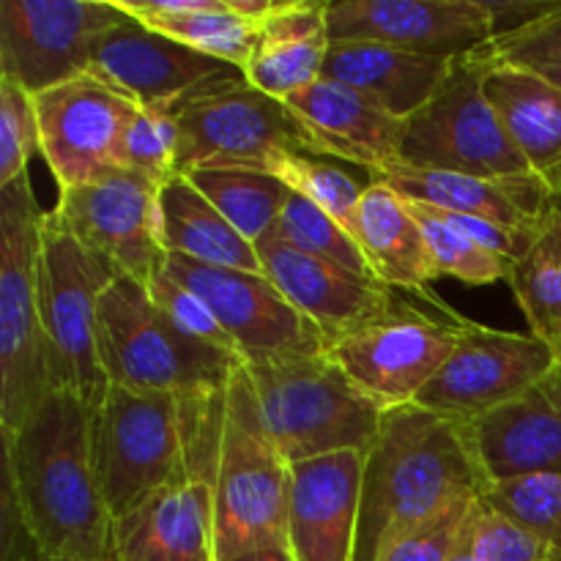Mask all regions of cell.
I'll use <instances>...</instances> for the list:
<instances>
[{
  "label": "cell",
  "instance_id": "1",
  "mask_svg": "<svg viewBox=\"0 0 561 561\" xmlns=\"http://www.w3.org/2000/svg\"><path fill=\"white\" fill-rule=\"evenodd\" d=\"M93 409L58 389L16 431H0L3 458L42 553L115 561L113 515L91 447Z\"/></svg>",
  "mask_w": 561,
  "mask_h": 561
},
{
  "label": "cell",
  "instance_id": "2",
  "mask_svg": "<svg viewBox=\"0 0 561 561\" xmlns=\"http://www.w3.org/2000/svg\"><path fill=\"white\" fill-rule=\"evenodd\" d=\"M488 485L469 422L416 403L387 411L365 453L354 561H378L405 531Z\"/></svg>",
  "mask_w": 561,
  "mask_h": 561
},
{
  "label": "cell",
  "instance_id": "3",
  "mask_svg": "<svg viewBox=\"0 0 561 561\" xmlns=\"http://www.w3.org/2000/svg\"><path fill=\"white\" fill-rule=\"evenodd\" d=\"M228 392V389H225ZM225 392L181 398L131 392L110 383L91 416V447L99 488L113 520L192 474L214 480L222 436Z\"/></svg>",
  "mask_w": 561,
  "mask_h": 561
},
{
  "label": "cell",
  "instance_id": "4",
  "mask_svg": "<svg viewBox=\"0 0 561 561\" xmlns=\"http://www.w3.org/2000/svg\"><path fill=\"white\" fill-rule=\"evenodd\" d=\"M99 359L113 387L214 398L228 389L244 359L186 337L148 288L115 274L99 299Z\"/></svg>",
  "mask_w": 561,
  "mask_h": 561
},
{
  "label": "cell",
  "instance_id": "5",
  "mask_svg": "<svg viewBox=\"0 0 561 561\" xmlns=\"http://www.w3.org/2000/svg\"><path fill=\"white\" fill-rule=\"evenodd\" d=\"M263 425L288 463L367 453L387 411L367 398L329 354L247 359Z\"/></svg>",
  "mask_w": 561,
  "mask_h": 561
},
{
  "label": "cell",
  "instance_id": "6",
  "mask_svg": "<svg viewBox=\"0 0 561 561\" xmlns=\"http://www.w3.org/2000/svg\"><path fill=\"white\" fill-rule=\"evenodd\" d=\"M288 480L290 463L274 447L250 373L241 367L225 392L214 471L217 561L288 548Z\"/></svg>",
  "mask_w": 561,
  "mask_h": 561
},
{
  "label": "cell",
  "instance_id": "7",
  "mask_svg": "<svg viewBox=\"0 0 561 561\" xmlns=\"http://www.w3.org/2000/svg\"><path fill=\"white\" fill-rule=\"evenodd\" d=\"M42 222L27 173L0 186V431L5 433L55 392L38 307Z\"/></svg>",
  "mask_w": 561,
  "mask_h": 561
},
{
  "label": "cell",
  "instance_id": "8",
  "mask_svg": "<svg viewBox=\"0 0 561 561\" xmlns=\"http://www.w3.org/2000/svg\"><path fill=\"white\" fill-rule=\"evenodd\" d=\"M115 268L88 250L55 208L44 211L38 252V307L55 392L77 394L96 409L110 381L99 359V299Z\"/></svg>",
  "mask_w": 561,
  "mask_h": 561
},
{
  "label": "cell",
  "instance_id": "9",
  "mask_svg": "<svg viewBox=\"0 0 561 561\" xmlns=\"http://www.w3.org/2000/svg\"><path fill=\"white\" fill-rule=\"evenodd\" d=\"M482 71L480 53L455 58L444 85L405 121L400 162L480 179L535 175L488 102Z\"/></svg>",
  "mask_w": 561,
  "mask_h": 561
},
{
  "label": "cell",
  "instance_id": "10",
  "mask_svg": "<svg viewBox=\"0 0 561 561\" xmlns=\"http://www.w3.org/2000/svg\"><path fill=\"white\" fill-rule=\"evenodd\" d=\"M170 115L179 124L181 175L195 168H241L277 151L321 157L299 115L247 80L197 93Z\"/></svg>",
  "mask_w": 561,
  "mask_h": 561
},
{
  "label": "cell",
  "instance_id": "11",
  "mask_svg": "<svg viewBox=\"0 0 561 561\" xmlns=\"http://www.w3.org/2000/svg\"><path fill=\"white\" fill-rule=\"evenodd\" d=\"M124 20L113 0H0V77L36 96L88 75Z\"/></svg>",
  "mask_w": 561,
  "mask_h": 561
},
{
  "label": "cell",
  "instance_id": "12",
  "mask_svg": "<svg viewBox=\"0 0 561 561\" xmlns=\"http://www.w3.org/2000/svg\"><path fill=\"white\" fill-rule=\"evenodd\" d=\"M460 321H436L398 301L389 312L329 343L334 365L383 411L414 405L458 345Z\"/></svg>",
  "mask_w": 561,
  "mask_h": 561
},
{
  "label": "cell",
  "instance_id": "13",
  "mask_svg": "<svg viewBox=\"0 0 561 561\" xmlns=\"http://www.w3.org/2000/svg\"><path fill=\"white\" fill-rule=\"evenodd\" d=\"M559 362L557 351L531 332H502L463 321L458 345L422 389L416 405L471 425L529 392Z\"/></svg>",
  "mask_w": 561,
  "mask_h": 561
},
{
  "label": "cell",
  "instance_id": "14",
  "mask_svg": "<svg viewBox=\"0 0 561 561\" xmlns=\"http://www.w3.org/2000/svg\"><path fill=\"white\" fill-rule=\"evenodd\" d=\"M159 195L162 184L135 170L115 168L91 184L58 192L55 211L115 272L148 285L168 255Z\"/></svg>",
  "mask_w": 561,
  "mask_h": 561
},
{
  "label": "cell",
  "instance_id": "15",
  "mask_svg": "<svg viewBox=\"0 0 561 561\" xmlns=\"http://www.w3.org/2000/svg\"><path fill=\"white\" fill-rule=\"evenodd\" d=\"M162 266L211 307L219 323L236 340L244 362L329 354V340L263 272L208 266L173 252L164 255Z\"/></svg>",
  "mask_w": 561,
  "mask_h": 561
},
{
  "label": "cell",
  "instance_id": "16",
  "mask_svg": "<svg viewBox=\"0 0 561 561\" xmlns=\"http://www.w3.org/2000/svg\"><path fill=\"white\" fill-rule=\"evenodd\" d=\"M42 129V157L58 192L85 186L121 168L118 151L137 107L118 91L82 75L33 96Z\"/></svg>",
  "mask_w": 561,
  "mask_h": 561
},
{
  "label": "cell",
  "instance_id": "17",
  "mask_svg": "<svg viewBox=\"0 0 561 561\" xmlns=\"http://www.w3.org/2000/svg\"><path fill=\"white\" fill-rule=\"evenodd\" d=\"M88 75L142 110H175L211 88L247 80L244 69L208 58L126 16L102 42Z\"/></svg>",
  "mask_w": 561,
  "mask_h": 561
},
{
  "label": "cell",
  "instance_id": "18",
  "mask_svg": "<svg viewBox=\"0 0 561 561\" xmlns=\"http://www.w3.org/2000/svg\"><path fill=\"white\" fill-rule=\"evenodd\" d=\"M332 42H376L463 58L496 38L485 0H340L327 5Z\"/></svg>",
  "mask_w": 561,
  "mask_h": 561
},
{
  "label": "cell",
  "instance_id": "19",
  "mask_svg": "<svg viewBox=\"0 0 561 561\" xmlns=\"http://www.w3.org/2000/svg\"><path fill=\"white\" fill-rule=\"evenodd\" d=\"M255 250L263 274L329 343L398 305L381 279L294 250L274 233L263 236Z\"/></svg>",
  "mask_w": 561,
  "mask_h": 561
},
{
  "label": "cell",
  "instance_id": "20",
  "mask_svg": "<svg viewBox=\"0 0 561 561\" xmlns=\"http://www.w3.org/2000/svg\"><path fill=\"white\" fill-rule=\"evenodd\" d=\"M365 453L290 463L288 551L294 561H354Z\"/></svg>",
  "mask_w": 561,
  "mask_h": 561
},
{
  "label": "cell",
  "instance_id": "21",
  "mask_svg": "<svg viewBox=\"0 0 561 561\" xmlns=\"http://www.w3.org/2000/svg\"><path fill=\"white\" fill-rule=\"evenodd\" d=\"M115 561H217L214 480L170 482L113 520Z\"/></svg>",
  "mask_w": 561,
  "mask_h": 561
},
{
  "label": "cell",
  "instance_id": "22",
  "mask_svg": "<svg viewBox=\"0 0 561 561\" xmlns=\"http://www.w3.org/2000/svg\"><path fill=\"white\" fill-rule=\"evenodd\" d=\"M285 104L307 126L321 157L359 164L370 175L400 162L405 121L356 88L321 77Z\"/></svg>",
  "mask_w": 561,
  "mask_h": 561
},
{
  "label": "cell",
  "instance_id": "23",
  "mask_svg": "<svg viewBox=\"0 0 561 561\" xmlns=\"http://www.w3.org/2000/svg\"><path fill=\"white\" fill-rule=\"evenodd\" d=\"M488 480L561 471V362L529 392L471 422Z\"/></svg>",
  "mask_w": 561,
  "mask_h": 561
},
{
  "label": "cell",
  "instance_id": "24",
  "mask_svg": "<svg viewBox=\"0 0 561 561\" xmlns=\"http://www.w3.org/2000/svg\"><path fill=\"white\" fill-rule=\"evenodd\" d=\"M373 181H383L394 192L420 206L438 208L449 214L493 219L513 228H537L548 219L553 192L537 175L526 179H480L449 170L411 168L392 162Z\"/></svg>",
  "mask_w": 561,
  "mask_h": 561
},
{
  "label": "cell",
  "instance_id": "25",
  "mask_svg": "<svg viewBox=\"0 0 561 561\" xmlns=\"http://www.w3.org/2000/svg\"><path fill=\"white\" fill-rule=\"evenodd\" d=\"M351 236L359 244L373 277L392 290H414L422 299L442 307L449 318H460L458 312L447 310V305L431 290L436 272H433L425 233L400 192L383 181H370L351 219Z\"/></svg>",
  "mask_w": 561,
  "mask_h": 561
},
{
  "label": "cell",
  "instance_id": "26",
  "mask_svg": "<svg viewBox=\"0 0 561 561\" xmlns=\"http://www.w3.org/2000/svg\"><path fill=\"white\" fill-rule=\"evenodd\" d=\"M482 60L488 102L531 173L553 192L561 184V88L540 69Z\"/></svg>",
  "mask_w": 561,
  "mask_h": 561
},
{
  "label": "cell",
  "instance_id": "27",
  "mask_svg": "<svg viewBox=\"0 0 561 561\" xmlns=\"http://www.w3.org/2000/svg\"><path fill=\"white\" fill-rule=\"evenodd\" d=\"M455 58L409 53L376 42H332L323 77L356 88L400 121L425 107L444 85Z\"/></svg>",
  "mask_w": 561,
  "mask_h": 561
},
{
  "label": "cell",
  "instance_id": "28",
  "mask_svg": "<svg viewBox=\"0 0 561 561\" xmlns=\"http://www.w3.org/2000/svg\"><path fill=\"white\" fill-rule=\"evenodd\" d=\"M327 5L277 0L272 14L261 22L255 53L244 66V77L252 88L285 102L321 80L332 44Z\"/></svg>",
  "mask_w": 561,
  "mask_h": 561
},
{
  "label": "cell",
  "instance_id": "29",
  "mask_svg": "<svg viewBox=\"0 0 561 561\" xmlns=\"http://www.w3.org/2000/svg\"><path fill=\"white\" fill-rule=\"evenodd\" d=\"M159 214L164 252L208 266L263 272L255 244L247 241L186 175L179 173L162 184Z\"/></svg>",
  "mask_w": 561,
  "mask_h": 561
},
{
  "label": "cell",
  "instance_id": "30",
  "mask_svg": "<svg viewBox=\"0 0 561 561\" xmlns=\"http://www.w3.org/2000/svg\"><path fill=\"white\" fill-rule=\"evenodd\" d=\"M126 16L208 58L244 69L257 44V22L236 14L230 0H113Z\"/></svg>",
  "mask_w": 561,
  "mask_h": 561
},
{
  "label": "cell",
  "instance_id": "31",
  "mask_svg": "<svg viewBox=\"0 0 561 561\" xmlns=\"http://www.w3.org/2000/svg\"><path fill=\"white\" fill-rule=\"evenodd\" d=\"M184 175L252 244L272 233L290 197V190L283 181L257 170L195 168Z\"/></svg>",
  "mask_w": 561,
  "mask_h": 561
},
{
  "label": "cell",
  "instance_id": "32",
  "mask_svg": "<svg viewBox=\"0 0 561 561\" xmlns=\"http://www.w3.org/2000/svg\"><path fill=\"white\" fill-rule=\"evenodd\" d=\"M507 283L529 321L531 334L551 345L561 359V222L553 203L540 239L520 261H515Z\"/></svg>",
  "mask_w": 561,
  "mask_h": 561
},
{
  "label": "cell",
  "instance_id": "33",
  "mask_svg": "<svg viewBox=\"0 0 561 561\" xmlns=\"http://www.w3.org/2000/svg\"><path fill=\"white\" fill-rule=\"evenodd\" d=\"M244 170H257L272 179L283 181L294 195L316 203L318 208L337 219L351 233V219L359 208L362 195L367 186H362L345 168L334 164L329 157H316V153H296L277 151L268 157L255 159L250 164H241Z\"/></svg>",
  "mask_w": 561,
  "mask_h": 561
},
{
  "label": "cell",
  "instance_id": "34",
  "mask_svg": "<svg viewBox=\"0 0 561 561\" xmlns=\"http://www.w3.org/2000/svg\"><path fill=\"white\" fill-rule=\"evenodd\" d=\"M482 502L515 520L561 559V471L491 482Z\"/></svg>",
  "mask_w": 561,
  "mask_h": 561
},
{
  "label": "cell",
  "instance_id": "35",
  "mask_svg": "<svg viewBox=\"0 0 561 561\" xmlns=\"http://www.w3.org/2000/svg\"><path fill=\"white\" fill-rule=\"evenodd\" d=\"M409 206L414 211L416 222H420L422 233H425V244L427 252H431L436 277H455L466 285H491L499 283V279H510L515 261L496 255L491 250H482L480 244L466 239L453 225L438 219L436 214L427 211L420 203L409 201Z\"/></svg>",
  "mask_w": 561,
  "mask_h": 561
},
{
  "label": "cell",
  "instance_id": "36",
  "mask_svg": "<svg viewBox=\"0 0 561 561\" xmlns=\"http://www.w3.org/2000/svg\"><path fill=\"white\" fill-rule=\"evenodd\" d=\"M272 233L277 239H283L285 244L294 247V250L307 252L312 257H323V261L340 263V266L351 268V272L370 274L373 277L370 266H367L365 255H362L359 244L348 233V228H343L323 208L305 201V197L294 195V192H290L288 203H285Z\"/></svg>",
  "mask_w": 561,
  "mask_h": 561
},
{
  "label": "cell",
  "instance_id": "37",
  "mask_svg": "<svg viewBox=\"0 0 561 561\" xmlns=\"http://www.w3.org/2000/svg\"><path fill=\"white\" fill-rule=\"evenodd\" d=\"M179 124L164 110H137L121 137L118 164L148 175L157 184H168L179 175Z\"/></svg>",
  "mask_w": 561,
  "mask_h": 561
},
{
  "label": "cell",
  "instance_id": "38",
  "mask_svg": "<svg viewBox=\"0 0 561 561\" xmlns=\"http://www.w3.org/2000/svg\"><path fill=\"white\" fill-rule=\"evenodd\" d=\"M36 153H42L36 102L20 82L0 77V186L27 173Z\"/></svg>",
  "mask_w": 561,
  "mask_h": 561
},
{
  "label": "cell",
  "instance_id": "39",
  "mask_svg": "<svg viewBox=\"0 0 561 561\" xmlns=\"http://www.w3.org/2000/svg\"><path fill=\"white\" fill-rule=\"evenodd\" d=\"M482 496H463L447 504L442 513L420 524L416 529L405 531L392 542L378 561H449L463 542L466 529L477 513Z\"/></svg>",
  "mask_w": 561,
  "mask_h": 561
},
{
  "label": "cell",
  "instance_id": "40",
  "mask_svg": "<svg viewBox=\"0 0 561 561\" xmlns=\"http://www.w3.org/2000/svg\"><path fill=\"white\" fill-rule=\"evenodd\" d=\"M151 299L157 301L159 310L175 323L179 332H184L186 337L197 340L203 345H211V348L228 351V354L241 356L239 345L230 337L228 329L219 323V318L214 316L211 307L195 294V290L186 288L184 283L173 277L170 272H164V266L159 268L151 277V283L146 285Z\"/></svg>",
  "mask_w": 561,
  "mask_h": 561
},
{
  "label": "cell",
  "instance_id": "41",
  "mask_svg": "<svg viewBox=\"0 0 561 561\" xmlns=\"http://www.w3.org/2000/svg\"><path fill=\"white\" fill-rule=\"evenodd\" d=\"M474 561H561L535 535L520 529L507 515L496 513L480 499L474 518Z\"/></svg>",
  "mask_w": 561,
  "mask_h": 561
},
{
  "label": "cell",
  "instance_id": "42",
  "mask_svg": "<svg viewBox=\"0 0 561 561\" xmlns=\"http://www.w3.org/2000/svg\"><path fill=\"white\" fill-rule=\"evenodd\" d=\"M480 55L493 64L529 66V69L561 66V9L531 22L524 31L493 38L488 47L480 49Z\"/></svg>",
  "mask_w": 561,
  "mask_h": 561
},
{
  "label": "cell",
  "instance_id": "43",
  "mask_svg": "<svg viewBox=\"0 0 561 561\" xmlns=\"http://www.w3.org/2000/svg\"><path fill=\"white\" fill-rule=\"evenodd\" d=\"M38 557L42 548L22 513L9 469L0 463V561H36Z\"/></svg>",
  "mask_w": 561,
  "mask_h": 561
},
{
  "label": "cell",
  "instance_id": "44",
  "mask_svg": "<svg viewBox=\"0 0 561 561\" xmlns=\"http://www.w3.org/2000/svg\"><path fill=\"white\" fill-rule=\"evenodd\" d=\"M477 510H480V504H477ZM477 518V513H474ZM474 518H471L469 529H466L463 535V542L458 546V551H455V557L449 561H474V546H471V535H474Z\"/></svg>",
  "mask_w": 561,
  "mask_h": 561
},
{
  "label": "cell",
  "instance_id": "45",
  "mask_svg": "<svg viewBox=\"0 0 561 561\" xmlns=\"http://www.w3.org/2000/svg\"><path fill=\"white\" fill-rule=\"evenodd\" d=\"M230 561H294L288 548H274V551H257V553H247V557L230 559Z\"/></svg>",
  "mask_w": 561,
  "mask_h": 561
},
{
  "label": "cell",
  "instance_id": "46",
  "mask_svg": "<svg viewBox=\"0 0 561 561\" xmlns=\"http://www.w3.org/2000/svg\"><path fill=\"white\" fill-rule=\"evenodd\" d=\"M540 71H542V75H546V77H551V80L557 82V85L561 88V66H551V69H540Z\"/></svg>",
  "mask_w": 561,
  "mask_h": 561
},
{
  "label": "cell",
  "instance_id": "47",
  "mask_svg": "<svg viewBox=\"0 0 561 561\" xmlns=\"http://www.w3.org/2000/svg\"><path fill=\"white\" fill-rule=\"evenodd\" d=\"M551 203H553V211L559 214V222H561V184L557 186V190H553V197H551Z\"/></svg>",
  "mask_w": 561,
  "mask_h": 561
},
{
  "label": "cell",
  "instance_id": "48",
  "mask_svg": "<svg viewBox=\"0 0 561 561\" xmlns=\"http://www.w3.org/2000/svg\"><path fill=\"white\" fill-rule=\"evenodd\" d=\"M36 561H88V559H71V557H53V553H42Z\"/></svg>",
  "mask_w": 561,
  "mask_h": 561
}]
</instances>
